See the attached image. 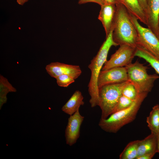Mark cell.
I'll return each instance as SVG.
<instances>
[{"label": "cell", "instance_id": "27", "mask_svg": "<svg viewBox=\"0 0 159 159\" xmlns=\"http://www.w3.org/2000/svg\"><path fill=\"white\" fill-rule=\"evenodd\" d=\"M29 0H16L17 3L20 5H23Z\"/></svg>", "mask_w": 159, "mask_h": 159}, {"label": "cell", "instance_id": "2", "mask_svg": "<svg viewBox=\"0 0 159 159\" xmlns=\"http://www.w3.org/2000/svg\"><path fill=\"white\" fill-rule=\"evenodd\" d=\"M113 27L105 40L101 46L97 55L91 61L88 66L91 72V76L88 85V92L90 96L89 102L92 107L98 105L99 103V88L97 80L103 66L107 61L108 52L112 46L118 45L114 41L112 36Z\"/></svg>", "mask_w": 159, "mask_h": 159}, {"label": "cell", "instance_id": "17", "mask_svg": "<svg viewBox=\"0 0 159 159\" xmlns=\"http://www.w3.org/2000/svg\"><path fill=\"white\" fill-rule=\"evenodd\" d=\"M135 56L138 57L145 60L149 63L159 74V59L144 49L139 47H136Z\"/></svg>", "mask_w": 159, "mask_h": 159}, {"label": "cell", "instance_id": "11", "mask_svg": "<svg viewBox=\"0 0 159 159\" xmlns=\"http://www.w3.org/2000/svg\"><path fill=\"white\" fill-rule=\"evenodd\" d=\"M146 1V25L159 39V0Z\"/></svg>", "mask_w": 159, "mask_h": 159}, {"label": "cell", "instance_id": "22", "mask_svg": "<svg viewBox=\"0 0 159 159\" xmlns=\"http://www.w3.org/2000/svg\"><path fill=\"white\" fill-rule=\"evenodd\" d=\"M55 79L58 85L61 87H67L70 84L75 82L74 78L67 74L59 76Z\"/></svg>", "mask_w": 159, "mask_h": 159}, {"label": "cell", "instance_id": "5", "mask_svg": "<svg viewBox=\"0 0 159 159\" xmlns=\"http://www.w3.org/2000/svg\"><path fill=\"white\" fill-rule=\"evenodd\" d=\"M111 84L99 88L98 105L102 111L101 118L105 119L112 113L125 87L129 82Z\"/></svg>", "mask_w": 159, "mask_h": 159}, {"label": "cell", "instance_id": "19", "mask_svg": "<svg viewBox=\"0 0 159 159\" xmlns=\"http://www.w3.org/2000/svg\"><path fill=\"white\" fill-rule=\"evenodd\" d=\"M140 140L130 142L119 156L120 159H136L138 156V148Z\"/></svg>", "mask_w": 159, "mask_h": 159}, {"label": "cell", "instance_id": "8", "mask_svg": "<svg viewBox=\"0 0 159 159\" xmlns=\"http://www.w3.org/2000/svg\"><path fill=\"white\" fill-rule=\"evenodd\" d=\"M128 81L126 67H116L101 70L97 80L98 88L104 86L121 83Z\"/></svg>", "mask_w": 159, "mask_h": 159}, {"label": "cell", "instance_id": "26", "mask_svg": "<svg viewBox=\"0 0 159 159\" xmlns=\"http://www.w3.org/2000/svg\"><path fill=\"white\" fill-rule=\"evenodd\" d=\"M105 4H113L116 5L119 3V0H102Z\"/></svg>", "mask_w": 159, "mask_h": 159}, {"label": "cell", "instance_id": "7", "mask_svg": "<svg viewBox=\"0 0 159 159\" xmlns=\"http://www.w3.org/2000/svg\"><path fill=\"white\" fill-rule=\"evenodd\" d=\"M136 48L127 45L120 46L110 59L105 62L102 70H107L116 67H126L132 63L135 56Z\"/></svg>", "mask_w": 159, "mask_h": 159}, {"label": "cell", "instance_id": "16", "mask_svg": "<svg viewBox=\"0 0 159 159\" xmlns=\"http://www.w3.org/2000/svg\"><path fill=\"white\" fill-rule=\"evenodd\" d=\"M148 126L151 133H159V105H157L152 108L149 115L147 117Z\"/></svg>", "mask_w": 159, "mask_h": 159}, {"label": "cell", "instance_id": "10", "mask_svg": "<svg viewBox=\"0 0 159 159\" xmlns=\"http://www.w3.org/2000/svg\"><path fill=\"white\" fill-rule=\"evenodd\" d=\"M45 69L48 73L55 78L61 75L67 74L75 80L80 75L82 72L79 65L68 64L58 62H52L47 65Z\"/></svg>", "mask_w": 159, "mask_h": 159}, {"label": "cell", "instance_id": "14", "mask_svg": "<svg viewBox=\"0 0 159 159\" xmlns=\"http://www.w3.org/2000/svg\"><path fill=\"white\" fill-rule=\"evenodd\" d=\"M83 98L81 92L78 90L76 91L62 107V111L70 116L73 115L79 109L80 106L84 105Z\"/></svg>", "mask_w": 159, "mask_h": 159}, {"label": "cell", "instance_id": "3", "mask_svg": "<svg viewBox=\"0 0 159 159\" xmlns=\"http://www.w3.org/2000/svg\"><path fill=\"white\" fill-rule=\"evenodd\" d=\"M148 93H139L133 104L129 108L112 114L105 119L100 118L98 125L103 130L116 133L124 126L135 119L141 104Z\"/></svg>", "mask_w": 159, "mask_h": 159}, {"label": "cell", "instance_id": "20", "mask_svg": "<svg viewBox=\"0 0 159 159\" xmlns=\"http://www.w3.org/2000/svg\"><path fill=\"white\" fill-rule=\"evenodd\" d=\"M135 101L122 95L120 98L112 113L129 108L133 104Z\"/></svg>", "mask_w": 159, "mask_h": 159}, {"label": "cell", "instance_id": "6", "mask_svg": "<svg viewBox=\"0 0 159 159\" xmlns=\"http://www.w3.org/2000/svg\"><path fill=\"white\" fill-rule=\"evenodd\" d=\"M130 16L137 32V47L144 49L159 59V39L150 29L141 25L135 16L130 14Z\"/></svg>", "mask_w": 159, "mask_h": 159}, {"label": "cell", "instance_id": "1", "mask_svg": "<svg viewBox=\"0 0 159 159\" xmlns=\"http://www.w3.org/2000/svg\"><path fill=\"white\" fill-rule=\"evenodd\" d=\"M112 26V38L118 45H127L137 47L138 33L131 19L130 14L121 3L116 4Z\"/></svg>", "mask_w": 159, "mask_h": 159}, {"label": "cell", "instance_id": "15", "mask_svg": "<svg viewBox=\"0 0 159 159\" xmlns=\"http://www.w3.org/2000/svg\"><path fill=\"white\" fill-rule=\"evenodd\" d=\"M129 12L135 16L138 20L146 25V19L145 13L140 6L138 0H119Z\"/></svg>", "mask_w": 159, "mask_h": 159}, {"label": "cell", "instance_id": "25", "mask_svg": "<svg viewBox=\"0 0 159 159\" xmlns=\"http://www.w3.org/2000/svg\"><path fill=\"white\" fill-rule=\"evenodd\" d=\"M139 4L145 14L147 10L146 0H138Z\"/></svg>", "mask_w": 159, "mask_h": 159}, {"label": "cell", "instance_id": "18", "mask_svg": "<svg viewBox=\"0 0 159 159\" xmlns=\"http://www.w3.org/2000/svg\"><path fill=\"white\" fill-rule=\"evenodd\" d=\"M16 89L2 75H0V108L6 102V95L9 92H16Z\"/></svg>", "mask_w": 159, "mask_h": 159}, {"label": "cell", "instance_id": "21", "mask_svg": "<svg viewBox=\"0 0 159 159\" xmlns=\"http://www.w3.org/2000/svg\"><path fill=\"white\" fill-rule=\"evenodd\" d=\"M138 94L134 85L130 81L122 91L123 95L134 101L136 99Z\"/></svg>", "mask_w": 159, "mask_h": 159}, {"label": "cell", "instance_id": "24", "mask_svg": "<svg viewBox=\"0 0 159 159\" xmlns=\"http://www.w3.org/2000/svg\"><path fill=\"white\" fill-rule=\"evenodd\" d=\"M155 154L154 153L145 154L141 156H138L136 159H151Z\"/></svg>", "mask_w": 159, "mask_h": 159}, {"label": "cell", "instance_id": "4", "mask_svg": "<svg viewBox=\"0 0 159 159\" xmlns=\"http://www.w3.org/2000/svg\"><path fill=\"white\" fill-rule=\"evenodd\" d=\"M125 67L127 70L128 81L134 85L138 93H148L150 92L155 81L159 78L155 74H148L147 67L138 60Z\"/></svg>", "mask_w": 159, "mask_h": 159}, {"label": "cell", "instance_id": "23", "mask_svg": "<svg viewBox=\"0 0 159 159\" xmlns=\"http://www.w3.org/2000/svg\"><path fill=\"white\" fill-rule=\"evenodd\" d=\"M89 2L96 3L100 6L105 4L102 0H79L78 3L79 4H81Z\"/></svg>", "mask_w": 159, "mask_h": 159}, {"label": "cell", "instance_id": "13", "mask_svg": "<svg viewBox=\"0 0 159 159\" xmlns=\"http://www.w3.org/2000/svg\"><path fill=\"white\" fill-rule=\"evenodd\" d=\"M158 135L151 133L144 139L140 140L138 148V156L157 153ZM137 156V157H138Z\"/></svg>", "mask_w": 159, "mask_h": 159}, {"label": "cell", "instance_id": "9", "mask_svg": "<svg viewBox=\"0 0 159 159\" xmlns=\"http://www.w3.org/2000/svg\"><path fill=\"white\" fill-rule=\"evenodd\" d=\"M84 117L79 112V109L68 119L65 130V137L67 144L70 146L75 144L80 136V128Z\"/></svg>", "mask_w": 159, "mask_h": 159}, {"label": "cell", "instance_id": "12", "mask_svg": "<svg viewBox=\"0 0 159 159\" xmlns=\"http://www.w3.org/2000/svg\"><path fill=\"white\" fill-rule=\"evenodd\" d=\"M116 8L115 4H105L101 6L98 18L104 27L106 37L109 34L112 27Z\"/></svg>", "mask_w": 159, "mask_h": 159}, {"label": "cell", "instance_id": "28", "mask_svg": "<svg viewBox=\"0 0 159 159\" xmlns=\"http://www.w3.org/2000/svg\"><path fill=\"white\" fill-rule=\"evenodd\" d=\"M157 153H159V133L158 135Z\"/></svg>", "mask_w": 159, "mask_h": 159}]
</instances>
